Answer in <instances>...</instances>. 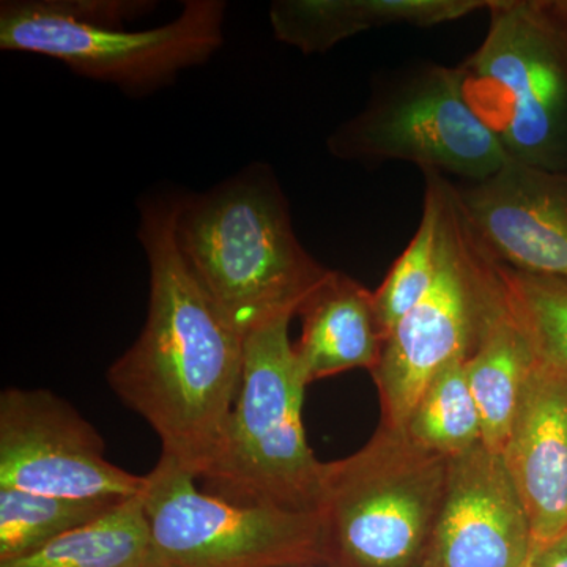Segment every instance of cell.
<instances>
[{
    "instance_id": "10",
    "label": "cell",
    "mask_w": 567,
    "mask_h": 567,
    "mask_svg": "<svg viewBox=\"0 0 567 567\" xmlns=\"http://www.w3.org/2000/svg\"><path fill=\"white\" fill-rule=\"evenodd\" d=\"M147 477L106 457L102 435L65 399L43 388L0 394V487L65 498H132Z\"/></svg>"
},
{
    "instance_id": "16",
    "label": "cell",
    "mask_w": 567,
    "mask_h": 567,
    "mask_svg": "<svg viewBox=\"0 0 567 567\" xmlns=\"http://www.w3.org/2000/svg\"><path fill=\"white\" fill-rule=\"evenodd\" d=\"M536 358L527 339L503 312L466 360L470 390L483 429V445L502 454L522 391Z\"/></svg>"
},
{
    "instance_id": "13",
    "label": "cell",
    "mask_w": 567,
    "mask_h": 567,
    "mask_svg": "<svg viewBox=\"0 0 567 567\" xmlns=\"http://www.w3.org/2000/svg\"><path fill=\"white\" fill-rule=\"evenodd\" d=\"M536 358V357H535ZM536 548L567 532V379L535 361L502 451Z\"/></svg>"
},
{
    "instance_id": "23",
    "label": "cell",
    "mask_w": 567,
    "mask_h": 567,
    "mask_svg": "<svg viewBox=\"0 0 567 567\" xmlns=\"http://www.w3.org/2000/svg\"><path fill=\"white\" fill-rule=\"evenodd\" d=\"M301 567H328V566H301Z\"/></svg>"
},
{
    "instance_id": "17",
    "label": "cell",
    "mask_w": 567,
    "mask_h": 567,
    "mask_svg": "<svg viewBox=\"0 0 567 567\" xmlns=\"http://www.w3.org/2000/svg\"><path fill=\"white\" fill-rule=\"evenodd\" d=\"M0 567H152L151 527L142 494Z\"/></svg>"
},
{
    "instance_id": "2",
    "label": "cell",
    "mask_w": 567,
    "mask_h": 567,
    "mask_svg": "<svg viewBox=\"0 0 567 567\" xmlns=\"http://www.w3.org/2000/svg\"><path fill=\"white\" fill-rule=\"evenodd\" d=\"M175 238L205 292L245 336L297 316L330 271L298 240L286 197L259 167L182 199Z\"/></svg>"
},
{
    "instance_id": "19",
    "label": "cell",
    "mask_w": 567,
    "mask_h": 567,
    "mask_svg": "<svg viewBox=\"0 0 567 567\" xmlns=\"http://www.w3.org/2000/svg\"><path fill=\"white\" fill-rule=\"evenodd\" d=\"M466 360L468 358H456L436 372L404 427L417 445L447 457L461 456L483 443Z\"/></svg>"
},
{
    "instance_id": "18",
    "label": "cell",
    "mask_w": 567,
    "mask_h": 567,
    "mask_svg": "<svg viewBox=\"0 0 567 567\" xmlns=\"http://www.w3.org/2000/svg\"><path fill=\"white\" fill-rule=\"evenodd\" d=\"M122 502L65 498L0 487V563L33 554L71 529L104 516Z\"/></svg>"
},
{
    "instance_id": "8",
    "label": "cell",
    "mask_w": 567,
    "mask_h": 567,
    "mask_svg": "<svg viewBox=\"0 0 567 567\" xmlns=\"http://www.w3.org/2000/svg\"><path fill=\"white\" fill-rule=\"evenodd\" d=\"M145 477L152 567L327 566L317 511L227 502L166 456Z\"/></svg>"
},
{
    "instance_id": "6",
    "label": "cell",
    "mask_w": 567,
    "mask_h": 567,
    "mask_svg": "<svg viewBox=\"0 0 567 567\" xmlns=\"http://www.w3.org/2000/svg\"><path fill=\"white\" fill-rule=\"evenodd\" d=\"M439 197V256L431 289L388 336L371 372L382 424L405 427L417 399L440 369L476 352L491 324L505 312L502 265L466 218L457 186L423 171Z\"/></svg>"
},
{
    "instance_id": "7",
    "label": "cell",
    "mask_w": 567,
    "mask_h": 567,
    "mask_svg": "<svg viewBox=\"0 0 567 567\" xmlns=\"http://www.w3.org/2000/svg\"><path fill=\"white\" fill-rule=\"evenodd\" d=\"M465 91L511 159L567 173V0H491Z\"/></svg>"
},
{
    "instance_id": "15",
    "label": "cell",
    "mask_w": 567,
    "mask_h": 567,
    "mask_svg": "<svg viewBox=\"0 0 567 567\" xmlns=\"http://www.w3.org/2000/svg\"><path fill=\"white\" fill-rule=\"evenodd\" d=\"M491 0H281L270 9L275 37L303 54L331 50L388 25L432 28L488 10Z\"/></svg>"
},
{
    "instance_id": "4",
    "label": "cell",
    "mask_w": 567,
    "mask_h": 567,
    "mask_svg": "<svg viewBox=\"0 0 567 567\" xmlns=\"http://www.w3.org/2000/svg\"><path fill=\"white\" fill-rule=\"evenodd\" d=\"M151 9L148 2L123 0L3 2L0 48L55 59L81 76L134 95L158 91L221 48L226 3L188 0L162 28L123 29L126 20Z\"/></svg>"
},
{
    "instance_id": "9",
    "label": "cell",
    "mask_w": 567,
    "mask_h": 567,
    "mask_svg": "<svg viewBox=\"0 0 567 567\" xmlns=\"http://www.w3.org/2000/svg\"><path fill=\"white\" fill-rule=\"evenodd\" d=\"M328 148L347 162L395 159L475 183L511 159L470 103L461 66L434 63L383 85L363 112L331 134Z\"/></svg>"
},
{
    "instance_id": "5",
    "label": "cell",
    "mask_w": 567,
    "mask_h": 567,
    "mask_svg": "<svg viewBox=\"0 0 567 567\" xmlns=\"http://www.w3.org/2000/svg\"><path fill=\"white\" fill-rule=\"evenodd\" d=\"M451 458L380 424L323 468L319 513L328 567H420L445 502Z\"/></svg>"
},
{
    "instance_id": "11",
    "label": "cell",
    "mask_w": 567,
    "mask_h": 567,
    "mask_svg": "<svg viewBox=\"0 0 567 567\" xmlns=\"http://www.w3.org/2000/svg\"><path fill=\"white\" fill-rule=\"evenodd\" d=\"M532 525L502 454L483 443L451 458L445 502L420 567H527Z\"/></svg>"
},
{
    "instance_id": "12",
    "label": "cell",
    "mask_w": 567,
    "mask_h": 567,
    "mask_svg": "<svg viewBox=\"0 0 567 567\" xmlns=\"http://www.w3.org/2000/svg\"><path fill=\"white\" fill-rule=\"evenodd\" d=\"M457 193L477 237L499 264L567 279V173L509 159L492 177Z\"/></svg>"
},
{
    "instance_id": "1",
    "label": "cell",
    "mask_w": 567,
    "mask_h": 567,
    "mask_svg": "<svg viewBox=\"0 0 567 567\" xmlns=\"http://www.w3.org/2000/svg\"><path fill=\"white\" fill-rule=\"evenodd\" d=\"M181 200L142 205L137 237L151 267L147 319L106 379L159 436L162 456L199 480L240 390L245 334L183 259L175 238Z\"/></svg>"
},
{
    "instance_id": "24",
    "label": "cell",
    "mask_w": 567,
    "mask_h": 567,
    "mask_svg": "<svg viewBox=\"0 0 567 567\" xmlns=\"http://www.w3.org/2000/svg\"><path fill=\"white\" fill-rule=\"evenodd\" d=\"M527 567H532V563H529V566H527Z\"/></svg>"
},
{
    "instance_id": "3",
    "label": "cell",
    "mask_w": 567,
    "mask_h": 567,
    "mask_svg": "<svg viewBox=\"0 0 567 567\" xmlns=\"http://www.w3.org/2000/svg\"><path fill=\"white\" fill-rule=\"evenodd\" d=\"M292 315L245 336L240 390L210 464L204 491L245 506L312 513L322 494L323 462L303 427L308 380L290 342Z\"/></svg>"
},
{
    "instance_id": "21",
    "label": "cell",
    "mask_w": 567,
    "mask_h": 567,
    "mask_svg": "<svg viewBox=\"0 0 567 567\" xmlns=\"http://www.w3.org/2000/svg\"><path fill=\"white\" fill-rule=\"evenodd\" d=\"M423 215L405 251L398 257L382 286L374 292L377 319L385 342L391 331L431 289L439 256V197L434 182L424 174Z\"/></svg>"
},
{
    "instance_id": "14",
    "label": "cell",
    "mask_w": 567,
    "mask_h": 567,
    "mask_svg": "<svg viewBox=\"0 0 567 567\" xmlns=\"http://www.w3.org/2000/svg\"><path fill=\"white\" fill-rule=\"evenodd\" d=\"M303 322L293 344L309 385L352 369L374 371L385 336L374 292L342 271L330 270L298 309Z\"/></svg>"
},
{
    "instance_id": "20",
    "label": "cell",
    "mask_w": 567,
    "mask_h": 567,
    "mask_svg": "<svg viewBox=\"0 0 567 567\" xmlns=\"http://www.w3.org/2000/svg\"><path fill=\"white\" fill-rule=\"evenodd\" d=\"M499 265L507 315L536 360L567 379V279Z\"/></svg>"
},
{
    "instance_id": "22",
    "label": "cell",
    "mask_w": 567,
    "mask_h": 567,
    "mask_svg": "<svg viewBox=\"0 0 567 567\" xmlns=\"http://www.w3.org/2000/svg\"><path fill=\"white\" fill-rule=\"evenodd\" d=\"M532 567H567V532L546 546L536 548Z\"/></svg>"
}]
</instances>
